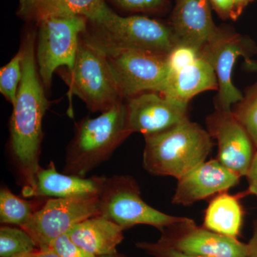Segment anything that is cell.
<instances>
[{
	"label": "cell",
	"mask_w": 257,
	"mask_h": 257,
	"mask_svg": "<svg viewBox=\"0 0 257 257\" xmlns=\"http://www.w3.org/2000/svg\"><path fill=\"white\" fill-rule=\"evenodd\" d=\"M37 32H27L22 40L24 52L23 78L10 121V145L23 177L24 197H30L36 187L43 140L42 121L50 102L45 95L36 60Z\"/></svg>",
	"instance_id": "1"
},
{
	"label": "cell",
	"mask_w": 257,
	"mask_h": 257,
	"mask_svg": "<svg viewBox=\"0 0 257 257\" xmlns=\"http://www.w3.org/2000/svg\"><path fill=\"white\" fill-rule=\"evenodd\" d=\"M87 20L83 38L101 50L132 49L169 55L177 45L168 23L137 15L119 16L105 3Z\"/></svg>",
	"instance_id": "2"
},
{
	"label": "cell",
	"mask_w": 257,
	"mask_h": 257,
	"mask_svg": "<svg viewBox=\"0 0 257 257\" xmlns=\"http://www.w3.org/2000/svg\"><path fill=\"white\" fill-rule=\"evenodd\" d=\"M143 165L154 175L178 180L203 162L213 147L212 138L189 118L171 127L145 136Z\"/></svg>",
	"instance_id": "3"
},
{
	"label": "cell",
	"mask_w": 257,
	"mask_h": 257,
	"mask_svg": "<svg viewBox=\"0 0 257 257\" xmlns=\"http://www.w3.org/2000/svg\"><path fill=\"white\" fill-rule=\"evenodd\" d=\"M132 134L124 101L97 117L84 118L76 124L74 138L67 147L64 173L85 177Z\"/></svg>",
	"instance_id": "4"
},
{
	"label": "cell",
	"mask_w": 257,
	"mask_h": 257,
	"mask_svg": "<svg viewBox=\"0 0 257 257\" xmlns=\"http://www.w3.org/2000/svg\"><path fill=\"white\" fill-rule=\"evenodd\" d=\"M57 71L69 87L67 113L71 118L74 117L73 95L78 96L92 112H104L124 101L104 52L86 41L82 35L73 69Z\"/></svg>",
	"instance_id": "5"
},
{
	"label": "cell",
	"mask_w": 257,
	"mask_h": 257,
	"mask_svg": "<svg viewBox=\"0 0 257 257\" xmlns=\"http://www.w3.org/2000/svg\"><path fill=\"white\" fill-rule=\"evenodd\" d=\"M99 215L119 225L124 231L145 224L161 231L189 219L169 215L149 205L142 198L138 182L128 175L106 177L99 195Z\"/></svg>",
	"instance_id": "6"
},
{
	"label": "cell",
	"mask_w": 257,
	"mask_h": 257,
	"mask_svg": "<svg viewBox=\"0 0 257 257\" xmlns=\"http://www.w3.org/2000/svg\"><path fill=\"white\" fill-rule=\"evenodd\" d=\"M87 19L82 16L50 18L37 25L36 60L45 90L52 85L55 71L73 69L80 35L87 30Z\"/></svg>",
	"instance_id": "7"
},
{
	"label": "cell",
	"mask_w": 257,
	"mask_h": 257,
	"mask_svg": "<svg viewBox=\"0 0 257 257\" xmlns=\"http://www.w3.org/2000/svg\"><path fill=\"white\" fill-rule=\"evenodd\" d=\"M101 51L123 99L150 91L162 93L165 89L170 74L168 55L132 49Z\"/></svg>",
	"instance_id": "8"
},
{
	"label": "cell",
	"mask_w": 257,
	"mask_h": 257,
	"mask_svg": "<svg viewBox=\"0 0 257 257\" xmlns=\"http://www.w3.org/2000/svg\"><path fill=\"white\" fill-rule=\"evenodd\" d=\"M99 195L48 199L21 228L31 236L37 248H47L75 225L99 215Z\"/></svg>",
	"instance_id": "9"
},
{
	"label": "cell",
	"mask_w": 257,
	"mask_h": 257,
	"mask_svg": "<svg viewBox=\"0 0 257 257\" xmlns=\"http://www.w3.org/2000/svg\"><path fill=\"white\" fill-rule=\"evenodd\" d=\"M251 45L249 40L232 29L219 27L214 37L200 52V57L212 66L217 77L219 89L216 109L231 111L234 104L243 99V94L232 82L235 62L239 57L250 60ZM251 62V61H250Z\"/></svg>",
	"instance_id": "10"
},
{
	"label": "cell",
	"mask_w": 257,
	"mask_h": 257,
	"mask_svg": "<svg viewBox=\"0 0 257 257\" xmlns=\"http://www.w3.org/2000/svg\"><path fill=\"white\" fill-rule=\"evenodd\" d=\"M159 242L182 252L204 257H246L247 244L198 226L193 219L160 231Z\"/></svg>",
	"instance_id": "11"
},
{
	"label": "cell",
	"mask_w": 257,
	"mask_h": 257,
	"mask_svg": "<svg viewBox=\"0 0 257 257\" xmlns=\"http://www.w3.org/2000/svg\"><path fill=\"white\" fill-rule=\"evenodd\" d=\"M207 131L217 142L216 160L228 170L246 177L252 162L253 142L232 111L216 109L207 116Z\"/></svg>",
	"instance_id": "12"
},
{
	"label": "cell",
	"mask_w": 257,
	"mask_h": 257,
	"mask_svg": "<svg viewBox=\"0 0 257 257\" xmlns=\"http://www.w3.org/2000/svg\"><path fill=\"white\" fill-rule=\"evenodd\" d=\"M128 126L144 137L160 133L188 118L187 104L160 92H145L126 99Z\"/></svg>",
	"instance_id": "13"
},
{
	"label": "cell",
	"mask_w": 257,
	"mask_h": 257,
	"mask_svg": "<svg viewBox=\"0 0 257 257\" xmlns=\"http://www.w3.org/2000/svg\"><path fill=\"white\" fill-rule=\"evenodd\" d=\"M241 177L217 160L203 162L178 179L172 202L189 207L214 194L226 192L239 184Z\"/></svg>",
	"instance_id": "14"
},
{
	"label": "cell",
	"mask_w": 257,
	"mask_h": 257,
	"mask_svg": "<svg viewBox=\"0 0 257 257\" xmlns=\"http://www.w3.org/2000/svg\"><path fill=\"white\" fill-rule=\"evenodd\" d=\"M168 23L177 45L192 47L199 55L219 28L213 20L209 0H176Z\"/></svg>",
	"instance_id": "15"
},
{
	"label": "cell",
	"mask_w": 257,
	"mask_h": 257,
	"mask_svg": "<svg viewBox=\"0 0 257 257\" xmlns=\"http://www.w3.org/2000/svg\"><path fill=\"white\" fill-rule=\"evenodd\" d=\"M106 177L94 176L86 178L59 173L51 162L47 168H40L36 187L29 197L69 198L89 194H99Z\"/></svg>",
	"instance_id": "16"
},
{
	"label": "cell",
	"mask_w": 257,
	"mask_h": 257,
	"mask_svg": "<svg viewBox=\"0 0 257 257\" xmlns=\"http://www.w3.org/2000/svg\"><path fill=\"white\" fill-rule=\"evenodd\" d=\"M124 229L114 222L98 215L81 221L67 233L79 247L96 257L117 252L124 239Z\"/></svg>",
	"instance_id": "17"
},
{
	"label": "cell",
	"mask_w": 257,
	"mask_h": 257,
	"mask_svg": "<svg viewBox=\"0 0 257 257\" xmlns=\"http://www.w3.org/2000/svg\"><path fill=\"white\" fill-rule=\"evenodd\" d=\"M218 89L217 77L212 66L205 59L199 57L190 65L170 74L161 94L188 105L189 101L197 94Z\"/></svg>",
	"instance_id": "18"
},
{
	"label": "cell",
	"mask_w": 257,
	"mask_h": 257,
	"mask_svg": "<svg viewBox=\"0 0 257 257\" xmlns=\"http://www.w3.org/2000/svg\"><path fill=\"white\" fill-rule=\"evenodd\" d=\"M104 3V0H20L17 14L36 25L50 18L82 16L89 20Z\"/></svg>",
	"instance_id": "19"
},
{
	"label": "cell",
	"mask_w": 257,
	"mask_h": 257,
	"mask_svg": "<svg viewBox=\"0 0 257 257\" xmlns=\"http://www.w3.org/2000/svg\"><path fill=\"white\" fill-rule=\"evenodd\" d=\"M240 194L219 193L209 203L204 214L203 226L230 237L237 238L243 221Z\"/></svg>",
	"instance_id": "20"
},
{
	"label": "cell",
	"mask_w": 257,
	"mask_h": 257,
	"mask_svg": "<svg viewBox=\"0 0 257 257\" xmlns=\"http://www.w3.org/2000/svg\"><path fill=\"white\" fill-rule=\"evenodd\" d=\"M35 205L13 194L9 189L0 191V221L22 227L35 212Z\"/></svg>",
	"instance_id": "21"
},
{
	"label": "cell",
	"mask_w": 257,
	"mask_h": 257,
	"mask_svg": "<svg viewBox=\"0 0 257 257\" xmlns=\"http://www.w3.org/2000/svg\"><path fill=\"white\" fill-rule=\"evenodd\" d=\"M37 248L31 236L21 227L3 226L0 228V257H15Z\"/></svg>",
	"instance_id": "22"
},
{
	"label": "cell",
	"mask_w": 257,
	"mask_h": 257,
	"mask_svg": "<svg viewBox=\"0 0 257 257\" xmlns=\"http://www.w3.org/2000/svg\"><path fill=\"white\" fill-rule=\"evenodd\" d=\"M23 49L20 46L18 53L0 69V92L13 105L23 78Z\"/></svg>",
	"instance_id": "23"
},
{
	"label": "cell",
	"mask_w": 257,
	"mask_h": 257,
	"mask_svg": "<svg viewBox=\"0 0 257 257\" xmlns=\"http://www.w3.org/2000/svg\"><path fill=\"white\" fill-rule=\"evenodd\" d=\"M257 147V87L243 96L231 109Z\"/></svg>",
	"instance_id": "24"
},
{
	"label": "cell",
	"mask_w": 257,
	"mask_h": 257,
	"mask_svg": "<svg viewBox=\"0 0 257 257\" xmlns=\"http://www.w3.org/2000/svg\"><path fill=\"white\" fill-rule=\"evenodd\" d=\"M121 10L128 13L160 14L169 10L171 0H110Z\"/></svg>",
	"instance_id": "25"
},
{
	"label": "cell",
	"mask_w": 257,
	"mask_h": 257,
	"mask_svg": "<svg viewBox=\"0 0 257 257\" xmlns=\"http://www.w3.org/2000/svg\"><path fill=\"white\" fill-rule=\"evenodd\" d=\"M200 57L196 49L187 45H177L167 56L170 74L179 72L181 69L190 65Z\"/></svg>",
	"instance_id": "26"
},
{
	"label": "cell",
	"mask_w": 257,
	"mask_h": 257,
	"mask_svg": "<svg viewBox=\"0 0 257 257\" xmlns=\"http://www.w3.org/2000/svg\"><path fill=\"white\" fill-rule=\"evenodd\" d=\"M48 248L54 250L60 257H96L75 244L67 234L54 240Z\"/></svg>",
	"instance_id": "27"
},
{
	"label": "cell",
	"mask_w": 257,
	"mask_h": 257,
	"mask_svg": "<svg viewBox=\"0 0 257 257\" xmlns=\"http://www.w3.org/2000/svg\"><path fill=\"white\" fill-rule=\"evenodd\" d=\"M136 246L147 254L153 257H204L182 252L175 248L162 244L158 241L157 242L141 241L137 243Z\"/></svg>",
	"instance_id": "28"
},
{
	"label": "cell",
	"mask_w": 257,
	"mask_h": 257,
	"mask_svg": "<svg viewBox=\"0 0 257 257\" xmlns=\"http://www.w3.org/2000/svg\"><path fill=\"white\" fill-rule=\"evenodd\" d=\"M211 6L215 10L219 18L223 20L236 21L239 17L236 14V8L233 0H209Z\"/></svg>",
	"instance_id": "29"
},
{
	"label": "cell",
	"mask_w": 257,
	"mask_h": 257,
	"mask_svg": "<svg viewBox=\"0 0 257 257\" xmlns=\"http://www.w3.org/2000/svg\"><path fill=\"white\" fill-rule=\"evenodd\" d=\"M246 177L247 178L248 184L247 192L257 197V152L253 155L252 162Z\"/></svg>",
	"instance_id": "30"
},
{
	"label": "cell",
	"mask_w": 257,
	"mask_h": 257,
	"mask_svg": "<svg viewBox=\"0 0 257 257\" xmlns=\"http://www.w3.org/2000/svg\"><path fill=\"white\" fill-rule=\"evenodd\" d=\"M246 257H257V220L253 224L252 236L248 241Z\"/></svg>",
	"instance_id": "31"
},
{
	"label": "cell",
	"mask_w": 257,
	"mask_h": 257,
	"mask_svg": "<svg viewBox=\"0 0 257 257\" xmlns=\"http://www.w3.org/2000/svg\"><path fill=\"white\" fill-rule=\"evenodd\" d=\"M15 257H60L54 250L50 248H37L35 251Z\"/></svg>",
	"instance_id": "32"
},
{
	"label": "cell",
	"mask_w": 257,
	"mask_h": 257,
	"mask_svg": "<svg viewBox=\"0 0 257 257\" xmlns=\"http://www.w3.org/2000/svg\"><path fill=\"white\" fill-rule=\"evenodd\" d=\"M233 1H234L235 8H236V14L239 18L240 15L242 14L243 10L255 0H233Z\"/></svg>",
	"instance_id": "33"
},
{
	"label": "cell",
	"mask_w": 257,
	"mask_h": 257,
	"mask_svg": "<svg viewBox=\"0 0 257 257\" xmlns=\"http://www.w3.org/2000/svg\"><path fill=\"white\" fill-rule=\"evenodd\" d=\"M99 257H127V256H125V255L122 254V253H119L117 251V252L112 253V254L106 255V256H99Z\"/></svg>",
	"instance_id": "34"
}]
</instances>
